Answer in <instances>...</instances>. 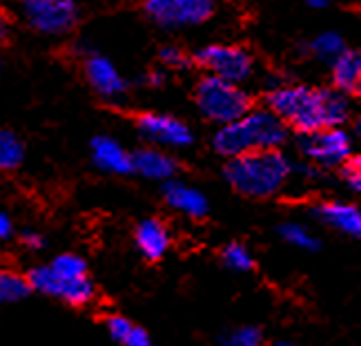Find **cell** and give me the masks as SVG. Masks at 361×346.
Masks as SVG:
<instances>
[{
	"mask_svg": "<svg viewBox=\"0 0 361 346\" xmlns=\"http://www.w3.org/2000/svg\"><path fill=\"white\" fill-rule=\"evenodd\" d=\"M134 172H138L152 181H170L176 174V161L168 155V152L157 150V148H143L132 155Z\"/></svg>",
	"mask_w": 361,
	"mask_h": 346,
	"instance_id": "obj_16",
	"label": "cell"
},
{
	"mask_svg": "<svg viewBox=\"0 0 361 346\" xmlns=\"http://www.w3.org/2000/svg\"><path fill=\"white\" fill-rule=\"evenodd\" d=\"M224 264L230 270L237 273H247L255 268V257L250 255V251L241 244H228L224 248Z\"/></svg>",
	"mask_w": 361,
	"mask_h": 346,
	"instance_id": "obj_24",
	"label": "cell"
},
{
	"mask_svg": "<svg viewBox=\"0 0 361 346\" xmlns=\"http://www.w3.org/2000/svg\"><path fill=\"white\" fill-rule=\"evenodd\" d=\"M27 282L38 293H45L49 297H59L72 306H85L94 299V286L87 277L82 280H74V282H65L61 277H56V273L51 270V266H36L27 275Z\"/></svg>",
	"mask_w": 361,
	"mask_h": 346,
	"instance_id": "obj_8",
	"label": "cell"
},
{
	"mask_svg": "<svg viewBox=\"0 0 361 346\" xmlns=\"http://www.w3.org/2000/svg\"><path fill=\"white\" fill-rule=\"evenodd\" d=\"M299 148L310 161L324 168H335L350 159L353 138L341 128H322L317 132L301 134Z\"/></svg>",
	"mask_w": 361,
	"mask_h": 346,
	"instance_id": "obj_6",
	"label": "cell"
},
{
	"mask_svg": "<svg viewBox=\"0 0 361 346\" xmlns=\"http://www.w3.org/2000/svg\"><path fill=\"white\" fill-rule=\"evenodd\" d=\"M263 335L257 326H239L221 335V346H261Z\"/></svg>",
	"mask_w": 361,
	"mask_h": 346,
	"instance_id": "obj_25",
	"label": "cell"
},
{
	"mask_svg": "<svg viewBox=\"0 0 361 346\" xmlns=\"http://www.w3.org/2000/svg\"><path fill=\"white\" fill-rule=\"evenodd\" d=\"M194 101H197L201 114L219 126L237 121L252 109L250 94L239 88V83L219 78L214 74H207L197 83Z\"/></svg>",
	"mask_w": 361,
	"mask_h": 346,
	"instance_id": "obj_3",
	"label": "cell"
},
{
	"mask_svg": "<svg viewBox=\"0 0 361 346\" xmlns=\"http://www.w3.org/2000/svg\"><path fill=\"white\" fill-rule=\"evenodd\" d=\"M92 161L96 168L112 174L134 172L132 155L112 136H96L92 141Z\"/></svg>",
	"mask_w": 361,
	"mask_h": 346,
	"instance_id": "obj_14",
	"label": "cell"
},
{
	"mask_svg": "<svg viewBox=\"0 0 361 346\" xmlns=\"http://www.w3.org/2000/svg\"><path fill=\"white\" fill-rule=\"evenodd\" d=\"M194 61L210 74L232 83H241L250 78L255 67L252 56L243 47L234 45H205L194 54Z\"/></svg>",
	"mask_w": 361,
	"mask_h": 346,
	"instance_id": "obj_7",
	"label": "cell"
},
{
	"mask_svg": "<svg viewBox=\"0 0 361 346\" xmlns=\"http://www.w3.org/2000/svg\"><path fill=\"white\" fill-rule=\"evenodd\" d=\"M32 290L27 277L13 270H0V304L20 302Z\"/></svg>",
	"mask_w": 361,
	"mask_h": 346,
	"instance_id": "obj_20",
	"label": "cell"
},
{
	"mask_svg": "<svg viewBox=\"0 0 361 346\" xmlns=\"http://www.w3.org/2000/svg\"><path fill=\"white\" fill-rule=\"evenodd\" d=\"M312 215L322 224L335 228L348 237L361 239V208L343 201H326L312 208Z\"/></svg>",
	"mask_w": 361,
	"mask_h": 346,
	"instance_id": "obj_12",
	"label": "cell"
},
{
	"mask_svg": "<svg viewBox=\"0 0 361 346\" xmlns=\"http://www.w3.org/2000/svg\"><path fill=\"white\" fill-rule=\"evenodd\" d=\"M82 72H85V78L92 85L94 92H99L105 99H114V96H121L125 92V78L121 76V72L116 69V65L101 56V54H90L82 63Z\"/></svg>",
	"mask_w": 361,
	"mask_h": 346,
	"instance_id": "obj_11",
	"label": "cell"
},
{
	"mask_svg": "<svg viewBox=\"0 0 361 346\" xmlns=\"http://www.w3.org/2000/svg\"><path fill=\"white\" fill-rule=\"evenodd\" d=\"M212 145L219 155L226 157V159H234V157L245 155V152L257 150L252 132H250L243 117L232 121V123H226V126H221L212 138Z\"/></svg>",
	"mask_w": 361,
	"mask_h": 346,
	"instance_id": "obj_13",
	"label": "cell"
},
{
	"mask_svg": "<svg viewBox=\"0 0 361 346\" xmlns=\"http://www.w3.org/2000/svg\"><path fill=\"white\" fill-rule=\"evenodd\" d=\"M332 83L345 96H361V49H345L332 61Z\"/></svg>",
	"mask_w": 361,
	"mask_h": 346,
	"instance_id": "obj_17",
	"label": "cell"
},
{
	"mask_svg": "<svg viewBox=\"0 0 361 346\" xmlns=\"http://www.w3.org/2000/svg\"><path fill=\"white\" fill-rule=\"evenodd\" d=\"M305 5L308 7H314V9H322L328 5V0H305Z\"/></svg>",
	"mask_w": 361,
	"mask_h": 346,
	"instance_id": "obj_34",
	"label": "cell"
},
{
	"mask_svg": "<svg viewBox=\"0 0 361 346\" xmlns=\"http://www.w3.org/2000/svg\"><path fill=\"white\" fill-rule=\"evenodd\" d=\"M355 132H357V136L361 138V117L357 119V123H355Z\"/></svg>",
	"mask_w": 361,
	"mask_h": 346,
	"instance_id": "obj_35",
	"label": "cell"
},
{
	"mask_svg": "<svg viewBox=\"0 0 361 346\" xmlns=\"http://www.w3.org/2000/svg\"><path fill=\"white\" fill-rule=\"evenodd\" d=\"M136 324H132L128 317H123V315H109L107 320H105V328H107V333L112 335V340H116V342H121V344H125L128 342V338H130V333H132V328H134Z\"/></svg>",
	"mask_w": 361,
	"mask_h": 346,
	"instance_id": "obj_26",
	"label": "cell"
},
{
	"mask_svg": "<svg viewBox=\"0 0 361 346\" xmlns=\"http://www.w3.org/2000/svg\"><path fill=\"white\" fill-rule=\"evenodd\" d=\"M23 16L36 32L61 36L76 27L78 7L74 0H23Z\"/></svg>",
	"mask_w": 361,
	"mask_h": 346,
	"instance_id": "obj_5",
	"label": "cell"
},
{
	"mask_svg": "<svg viewBox=\"0 0 361 346\" xmlns=\"http://www.w3.org/2000/svg\"><path fill=\"white\" fill-rule=\"evenodd\" d=\"M245 123L250 132H252L255 138V148L257 150H276L279 145L286 143L288 138V128H286V121L276 117L272 109H250L247 114H243Z\"/></svg>",
	"mask_w": 361,
	"mask_h": 346,
	"instance_id": "obj_10",
	"label": "cell"
},
{
	"mask_svg": "<svg viewBox=\"0 0 361 346\" xmlns=\"http://www.w3.org/2000/svg\"><path fill=\"white\" fill-rule=\"evenodd\" d=\"M143 11L161 27H194L212 18L214 0H143Z\"/></svg>",
	"mask_w": 361,
	"mask_h": 346,
	"instance_id": "obj_4",
	"label": "cell"
},
{
	"mask_svg": "<svg viewBox=\"0 0 361 346\" xmlns=\"http://www.w3.org/2000/svg\"><path fill=\"white\" fill-rule=\"evenodd\" d=\"M268 107L301 134L322 128H339L348 119V99L339 90L281 85L268 94Z\"/></svg>",
	"mask_w": 361,
	"mask_h": 346,
	"instance_id": "obj_1",
	"label": "cell"
},
{
	"mask_svg": "<svg viewBox=\"0 0 361 346\" xmlns=\"http://www.w3.org/2000/svg\"><path fill=\"white\" fill-rule=\"evenodd\" d=\"M317 59H322V61H335L339 54L345 52V45H343V38L335 32H324V34H319L310 47H308Z\"/></svg>",
	"mask_w": 361,
	"mask_h": 346,
	"instance_id": "obj_23",
	"label": "cell"
},
{
	"mask_svg": "<svg viewBox=\"0 0 361 346\" xmlns=\"http://www.w3.org/2000/svg\"><path fill=\"white\" fill-rule=\"evenodd\" d=\"M11 232H13L11 219H9L5 213H0V239H7V237H11Z\"/></svg>",
	"mask_w": 361,
	"mask_h": 346,
	"instance_id": "obj_31",
	"label": "cell"
},
{
	"mask_svg": "<svg viewBox=\"0 0 361 346\" xmlns=\"http://www.w3.org/2000/svg\"><path fill=\"white\" fill-rule=\"evenodd\" d=\"M159 56H161V63L165 67H172V69H180V67H188L190 65V56L180 47H176V45L163 47Z\"/></svg>",
	"mask_w": 361,
	"mask_h": 346,
	"instance_id": "obj_27",
	"label": "cell"
},
{
	"mask_svg": "<svg viewBox=\"0 0 361 346\" xmlns=\"http://www.w3.org/2000/svg\"><path fill=\"white\" fill-rule=\"evenodd\" d=\"M145 83L149 88H161L165 83V74L163 72H149V76L145 78Z\"/></svg>",
	"mask_w": 361,
	"mask_h": 346,
	"instance_id": "obj_32",
	"label": "cell"
},
{
	"mask_svg": "<svg viewBox=\"0 0 361 346\" xmlns=\"http://www.w3.org/2000/svg\"><path fill=\"white\" fill-rule=\"evenodd\" d=\"M163 197L170 203V208H174L176 213L185 215L190 219H201L207 215V199L203 192H199L197 188H192L183 181H165L163 186Z\"/></svg>",
	"mask_w": 361,
	"mask_h": 346,
	"instance_id": "obj_15",
	"label": "cell"
},
{
	"mask_svg": "<svg viewBox=\"0 0 361 346\" xmlns=\"http://www.w3.org/2000/svg\"><path fill=\"white\" fill-rule=\"evenodd\" d=\"M7 38H9V23L3 13H0V45H3Z\"/></svg>",
	"mask_w": 361,
	"mask_h": 346,
	"instance_id": "obj_33",
	"label": "cell"
},
{
	"mask_svg": "<svg viewBox=\"0 0 361 346\" xmlns=\"http://www.w3.org/2000/svg\"><path fill=\"white\" fill-rule=\"evenodd\" d=\"M23 244L27 248H32V251H38V248L43 246V237H40L38 232H25L23 234Z\"/></svg>",
	"mask_w": 361,
	"mask_h": 346,
	"instance_id": "obj_30",
	"label": "cell"
},
{
	"mask_svg": "<svg viewBox=\"0 0 361 346\" xmlns=\"http://www.w3.org/2000/svg\"><path fill=\"white\" fill-rule=\"evenodd\" d=\"M123 346H149V335L145 333L141 326H134L130 338H128V342H125Z\"/></svg>",
	"mask_w": 361,
	"mask_h": 346,
	"instance_id": "obj_29",
	"label": "cell"
},
{
	"mask_svg": "<svg viewBox=\"0 0 361 346\" xmlns=\"http://www.w3.org/2000/svg\"><path fill=\"white\" fill-rule=\"evenodd\" d=\"M138 132L145 138L168 148H185L192 143V130L183 121H178L170 114L159 112H145L136 119Z\"/></svg>",
	"mask_w": 361,
	"mask_h": 346,
	"instance_id": "obj_9",
	"label": "cell"
},
{
	"mask_svg": "<svg viewBox=\"0 0 361 346\" xmlns=\"http://www.w3.org/2000/svg\"><path fill=\"white\" fill-rule=\"evenodd\" d=\"M343 177L348 186L355 192H361V155H355L345 161V168H343Z\"/></svg>",
	"mask_w": 361,
	"mask_h": 346,
	"instance_id": "obj_28",
	"label": "cell"
},
{
	"mask_svg": "<svg viewBox=\"0 0 361 346\" xmlns=\"http://www.w3.org/2000/svg\"><path fill=\"white\" fill-rule=\"evenodd\" d=\"M23 159H25L23 141L13 132L0 128V170L5 172V170L18 168Z\"/></svg>",
	"mask_w": 361,
	"mask_h": 346,
	"instance_id": "obj_19",
	"label": "cell"
},
{
	"mask_svg": "<svg viewBox=\"0 0 361 346\" xmlns=\"http://www.w3.org/2000/svg\"><path fill=\"white\" fill-rule=\"evenodd\" d=\"M134 239L141 255L149 261L161 259L170 248V232L159 219H143L141 224L136 226Z\"/></svg>",
	"mask_w": 361,
	"mask_h": 346,
	"instance_id": "obj_18",
	"label": "cell"
},
{
	"mask_svg": "<svg viewBox=\"0 0 361 346\" xmlns=\"http://www.w3.org/2000/svg\"><path fill=\"white\" fill-rule=\"evenodd\" d=\"M279 234H281L283 241H288L290 246H295V248H301V251L314 253V251H319V246H322L308 228L301 226V224H293V221H290V224H281Z\"/></svg>",
	"mask_w": 361,
	"mask_h": 346,
	"instance_id": "obj_22",
	"label": "cell"
},
{
	"mask_svg": "<svg viewBox=\"0 0 361 346\" xmlns=\"http://www.w3.org/2000/svg\"><path fill=\"white\" fill-rule=\"evenodd\" d=\"M49 266H51L54 273H56V277H61V280H65V282H74V280H82V277H87L85 259L74 255V253L59 255Z\"/></svg>",
	"mask_w": 361,
	"mask_h": 346,
	"instance_id": "obj_21",
	"label": "cell"
},
{
	"mask_svg": "<svg viewBox=\"0 0 361 346\" xmlns=\"http://www.w3.org/2000/svg\"><path fill=\"white\" fill-rule=\"evenodd\" d=\"M226 181L245 197H272L288 184L293 165L279 150H252L234 157L224 168Z\"/></svg>",
	"mask_w": 361,
	"mask_h": 346,
	"instance_id": "obj_2",
	"label": "cell"
}]
</instances>
